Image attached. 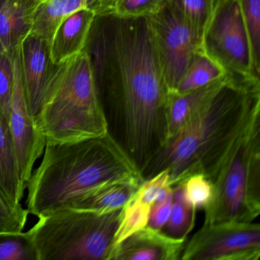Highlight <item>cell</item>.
Listing matches in <instances>:
<instances>
[{
  "mask_svg": "<svg viewBox=\"0 0 260 260\" xmlns=\"http://www.w3.org/2000/svg\"><path fill=\"white\" fill-rule=\"evenodd\" d=\"M83 50L108 132L142 176L168 142L171 94L147 18L96 14Z\"/></svg>",
  "mask_w": 260,
  "mask_h": 260,
  "instance_id": "1",
  "label": "cell"
},
{
  "mask_svg": "<svg viewBox=\"0 0 260 260\" xmlns=\"http://www.w3.org/2000/svg\"><path fill=\"white\" fill-rule=\"evenodd\" d=\"M260 121V80L225 74L183 127L167 142L144 180L167 170L172 186L194 174L211 181L226 155Z\"/></svg>",
  "mask_w": 260,
  "mask_h": 260,
  "instance_id": "2",
  "label": "cell"
},
{
  "mask_svg": "<svg viewBox=\"0 0 260 260\" xmlns=\"http://www.w3.org/2000/svg\"><path fill=\"white\" fill-rule=\"evenodd\" d=\"M43 153L26 182V209L38 217L68 208L109 182L143 179L109 132L81 141L46 142Z\"/></svg>",
  "mask_w": 260,
  "mask_h": 260,
  "instance_id": "3",
  "label": "cell"
},
{
  "mask_svg": "<svg viewBox=\"0 0 260 260\" xmlns=\"http://www.w3.org/2000/svg\"><path fill=\"white\" fill-rule=\"evenodd\" d=\"M36 124L46 142H71L103 136L108 124L84 50L63 63Z\"/></svg>",
  "mask_w": 260,
  "mask_h": 260,
  "instance_id": "4",
  "label": "cell"
},
{
  "mask_svg": "<svg viewBox=\"0 0 260 260\" xmlns=\"http://www.w3.org/2000/svg\"><path fill=\"white\" fill-rule=\"evenodd\" d=\"M121 208L100 214L66 208L39 217L28 231L39 260H109Z\"/></svg>",
  "mask_w": 260,
  "mask_h": 260,
  "instance_id": "5",
  "label": "cell"
},
{
  "mask_svg": "<svg viewBox=\"0 0 260 260\" xmlns=\"http://www.w3.org/2000/svg\"><path fill=\"white\" fill-rule=\"evenodd\" d=\"M212 182L203 224L252 222L260 214V121L226 155Z\"/></svg>",
  "mask_w": 260,
  "mask_h": 260,
  "instance_id": "6",
  "label": "cell"
},
{
  "mask_svg": "<svg viewBox=\"0 0 260 260\" xmlns=\"http://www.w3.org/2000/svg\"><path fill=\"white\" fill-rule=\"evenodd\" d=\"M201 49L226 74L257 77L238 0H218L202 36Z\"/></svg>",
  "mask_w": 260,
  "mask_h": 260,
  "instance_id": "7",
  "label": "cell"
},
{
  "mask_svg": "<svg viewBox=\"0 0 260 260\" xmlns=\"http://www.w3.org/2000/svg\"><path fill=\"white\" fill-rule=\"evenodd\" d=\"M260 225L226 221L203 224L185 243L182 260H258Z\"/></svg>",
  "mask_w": 260,
  "mask_h": 260,
  "instance_id": "8",
  "label": "cell"
},
{
  "mask_svg": "<svg viewBox=\"0 0 260 260\" xmlns=\"http://www.w3.org/2000/svg\"><path fill=\"white\" fill-rule=\"evenodd\" d=\"M146 18L164 80L173 92L202 40L167 3Z\"/></svg>",
  "mask_w": 260,
  "mask_h": 260,
  "instance_id": "9",
  "label": "cell"
},
{
  "mask_svg": "<svg viewBox=\"0 0 260 260\" xmlns=\"http://www.w3.org/2000/svg\"><path fill=\"white\" fill-rule=\"evenodd\" d=\"M17 54L28 112L36 119L63 63L53 61L49 42L31 32L21 42Z\"/></svg>",
  "mask_w": 260,
  "mask_h": 260,
  "instance_id": "10",
  "label": "cell"
},
{
  "mask_svg": "<svg viewBox=\"0 0 260 260\" xmlns=\"http://www.w3.org/2000/svg\"><path fill=\"white\" fill-rule=\"evenodd\" d=\"M17 50L13 55L14 85L8 120L21 179L26 184L32 173L36 160L43 154L46 140L38 129L34 117L28 112L21 78Z\"/></svg>",
  "mask_w": 260,
  "mask_h": 260,
  "instance_id": "11",
  "label": "cell"
},
{
  "mask_svg": "<svg viewBox=\"0 0 260 260\" xmlns=\"http://www.w3.org/2000/svg\"><path fill=\"white\" fill-rule=\"evenodd\" d=\"M186 239L175 238L148 225L127 237L110 260L181 259Z\"/></svg>",
  "mask_w": 260,
  "mask_h": 260,
  "instance_id": "12",
  "label": "cell"
},
{
  "mask_svg": "<svg viewBox=\"0 0 260 260\" xmlns=\"http://www.w3.org/2000/svg\"><path fill=\"white\" fill-rule=\"evenodd\" d=\"M96 14L90 9H81L62 21L50 44L54 63L62 64L84 49Z\"/></svg>",
  "mask_w": 260,
  "mask_h": 260,
  "instance_id": "13",
  "label": "cell"
},
{
  "mask_svg": "<svg viewBox=\"0 0 260 260\" xmlns=\"http://www.w3.org/2000/svg\"><path fill=\"white\" fill-rule=\"evenodd\" d=\"M42 0H0V40L13 56L29 34L33 17Z\"/></svg>",
  "mask_w": 260,
  "mask_h": 260,
  "instance_id": "14",
  "label": "cell"
},
{
  "mask_svg": "<svg viewBox=\"0 0 260 260\" xmlns=\"http://www.w3.org/2000/svg\"><path fill=\"white\" fill-rule=\"evenodd\" d=\"M81 9H90L97 14L108 12L106 0H42L35 12L30 32L51 44L62 21Z\"/></svg>",
  "mask_w": 260,
  "mask_h": 260,
  "instance_id": "15",
  "label": "cell"
},
{
  "mask_svg": "<svg viewBox=\"0 0 260 260\" xmlns=\"http://www.w3.org/2000/svg\"><path fill=\"white\" fill-rule=\"evenodd\" d=\"M26 184L21 179L8 115L0 109V188L14 205H21Z\"/></svg>",
  "mask_w": 260,
  "mask_h": 260,
  "instance_id": "16",
  "label": "cell"
},
{
  "mask_svg": "<svg viewBox=\"0 0 260 260\" xmlns=\"http://www.w3.org/2000/svg\"><path fill=\"white\" fill-rule=\"evenodd\" d=\"M144 179L109 182L86 193L68 208L106 214L124 206L131 196L138 190Z\"/></svg>",
  "mask_w": 260,
  "mask_h": 260,
  "instance_id": "17",
  "label": "cell"
},
{
  "mask_svg": "<svg viewBox=\"0 0 260 260\" xmlns=\"http://www.w3.org/2000/svg\"><path fill=\"white\" fill-rule=\"evenodd\" d=\"M220 79L186 93L179 95L171 92L167 114L168 141L183 127L199 105L215 89Z\"/></svg>",
  "mask_w": 260,
  "mask_h": 260,
  "instance_id": "18",
  "label": "cell"
},
{
  "mask_svg": "<svg viewBox=\"0 0 260 260\" xmlns=\"http://www.w3.org/2000/svg\"><path fill=\"white\" fill-rule=\"evenodd\" d=\"M225 74L223 70L202 49L198 50L191 57L173 93L180 95L191 92L218 80Z\"/></svg>",
  "mask_w": 260,
  "mask_h": 260,
  "instance_id": "19",
  "label": "cell"
},
{
  "mask_svg": "<svg viewBox=\"0 0 260 260\" xmlns=\"http://www.w3.org/2000/svg\"><path fill=\"white\" fill-rule=\"evenodd\" d=\"M151 205L143 200L135 191L121 208L119 223L114 238L111 256L114 251L127 237L148 224Z\"/></svg>",
  "mask_w": 260,
  "mask_h": 260,
  "instance_id": "20",
  "label": "cell"
},
{
  "mask_svg": "<svg viewBox=\"0 0 260 260\" xmlns=\"http://www.w3.org/2000/svg\"><path fill=\"white\" fill-rule=\"evenodd\" d=\"M166 3L202 40L217 0H166Z\"/></svg>",
  "mask_w": 260,
  "mask_h": 260,
  "instance_id": "21",
  "label": "cell"
},
{
  "mask_svg": "<svg viewBox=\"0 0 260 260\" xmlns=\"http://www.w3.org/2000/svg\"><path fill=\"white\" fill-rule=\"evenodd\" d=\"M173 202L164 232L175 238L186 239L194 226L196 210L187 202L182 182L173 188Z\"/></svg>",
  "mask_w": 260,
  "mask_h": 260,
  "instance_id": "22",
  "label": "cell"
},
{
  "mask_svg": "<svg viewBox=\"0 0 260 260\" xmlns=\"http://www.w3.org/2000/svg\"><path fill=\"white\" fill-rule=\"evenodd\" d=\"M0 260H39L28 231L0 233Z\"/></svg>",
  "mask_w": 260,
  "mask_h": 260,
  "instance_id": "23",
  "label": "cell"
},
{
  "mask_svg": "<svg viewBox=\"0 0 260 260\" xmlns=\"http://www.w3.org/2000/svg\"><path fill=\"white\" fill-rule=\"evenodd\" d=\"M249 38L255 74H260V0H238Z\"/></svg>",
  "mask_w": 260,
  "mask_h": 260,
  "instance_id": "24",
  "label": "cell"
},
{
  "mask_svg": "<svg viewBox=\"0 0 260 260\" xmlns=\"http://www.w3.org/2000/svg\"><path fill=\"white\" fill-rule=\"evenodd\" d=\"M181 182L187 202L196 210L204 209L212 198V182L203 174L192 175Z\"/></svg>",
  "mask_w": 260,
  "mask_h": 260,
  "instance_id": "25",
  "label": "cell"
},
{
  "mask_svg": "<svg viewBox=\"0 0 260 260\" xmlns=\"http://www.w3.org/2000/svg\"><path fill=\"white\" fill-rule=\"evenodd\" d=\"M166 0H115L109 12L118 17H149L157 13Z\"/></svg>",
  "mask_w": 260,
  "mask_h": 260,
  "instance_id": "26",
  "label": "cell"
},
{
  "mask_svg": "<svg viewBox=\"0 0 260 260\" xmlns=\"http://www.w3.org/2000/svg\"><path fill=\"white\" fill-rule=\"evenodd\" d=\"M28 215V210L12 203L0 188V233L23 231Z\"/></svg>",
  "mask_w": 260,
  "mask_h": 260,
  "instance_id": "27",
  "label": "cell"
},
{
  "mask_svg": "<svg viewBox=\"0 0 260 260\" xmlns=\"http://www.w3.org/2000/svg\"><path fill=\"white\" fill-rule=\"evenodd\" d=\"M14 85L13 56L0 54V109L7 115L10 110Z\"/></svg>",
  "mask_w": 260,
  "mask_h": 260,
  "instance_id": "28",
  "label": "cell"
},
{
  "mask_svg": "<svg viewBox=\"0 0 260 260\" xmlns=\"http://www.w3.org/2000/svg\"><path fill=\"white\" fill-rule=\"evenodd\" d=\"M173 191L165 201L155 202L150 208L148 226L153 229L162 231L167 224L172 212L173 202Z\"/></svg>",
  "mask_w": 260,
  "mask_h": 260,
  "instance_id": "29",
  "label": "cell"
},
{
  "mask_svg": "<svg viewBox=\"0 0 260 260\" xmlns=\"http://www.w3.org/2000/svg\"><path fill=\"white\" fill-rule=\"evenodd\" d=\"M114 1H115V0H106V6H107L108 10H109V12L111 10V7H112Z\"/></svg>",
  "mask_w": 260,
  "mask_h": 260,
  "instance_id": "30",
  "label": "cell"
},
{
  "mask_svg": "<svg viewBox=\"0 0 260 260\" xmlns=\"http://www.w3.org/2000/svg\"><path fill=\"white\" fill-rule=\"evenodd\" d=\"M6 51L4 49V45H3L2 42L0 40V54H5Z\"/></svg>",
  "mask_w": 260,
  "mask_h": 260,
  "instance_id": "31",
  "label": "cell"
},
{
  "mask_svg": "<svg viewBox=\"0 0 260 260\" xmlns=\"http://www.w3.org/2000/svg\"><path fill=\"white\" fill-rule=\"evenodd\" d=\"M217 1H218V0H217Z\"/></svg>",
  "mask_w": 260,
  "mask_h": 260,
  "instance_id": "32",
  "label": "cell"
},
{
  "mask_svg": "<svg viewBox=\"0 0 260 260\" xmlns=\"http://www.w3.org/2000/svg\"></svg>",
  "mask_w": 260,
  "mask_h": 260,
  "instance_id": "33",
  "label": "cell"
}]
</instances>
